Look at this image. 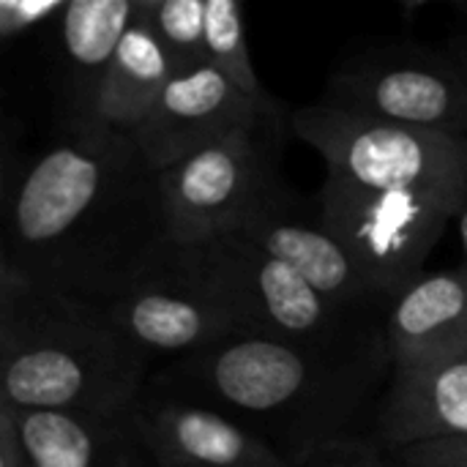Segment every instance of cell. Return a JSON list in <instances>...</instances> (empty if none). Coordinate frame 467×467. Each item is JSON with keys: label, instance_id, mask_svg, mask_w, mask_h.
<instances>
[{"label": "cell", "instance_id": "6da1fadb", "mask_svg": "<svg viewBox=\"0 0 467 467\" xmlns=\"http://www.w3.org/2000/svg\"><path fill=\"white\" fill-rule=\"evenodd\" d=\"M172 249L159 172L131 134H66L5 197L0 265L60 296L107 306Z\"/></svg>", "mask_w": 467, "mask_h": 467}, {"label": "cell", "instance_id": "7a4b0ae2", "mask_svg": "<svg viewBox=\"0 0 467 467\" xmlns=\"http://www.w3.org/2000/svg\"><path fill=\"white\" fill-rule=\"evenodd\" d=\"M386 339L356 348L301 345L235 334L170 369L293 467H369L361 416L383 375Z\"/></svg>", "mask_w": 467, "mask_h": 467}, {"label": "cell", "instance_id": "3957f363", "mask_svg": "<svg viewBox=\"0 0 467 467\" xmlns=\"http://www.w3.org/2000/svg\"><path fill=\"white\" fill-rule=\"evenodd\" d=\"M150 358L96 304L0 265V402L19 410L131 413Z\"/></svg>", "mask_w": 467, "mask_h": 467}, {"label": "cell", "instance_id": "277c9868", "mask_svg": "<svg viewBox=\"0 0 467 467\" xmlns=\"http://www.w3.org/2000/svg\"><path fill=\"white\" fill-rule=\"evenodd\" d=\"M186 271L235 320L241 334L301 345L356 348L386 339V317L345 309L241 233L181 246Z\"/></svg>", "mask_w": 467, "mask_h": 467}, {"label": "cell", "instance_id": "5b68a950", "mask_svg": "<svg viewBox=\"0 0 467 467\" xmlns=\"http://www.w3.org/2000/svg\"><path fill=\"white\" fill-rule=\"evenodd\" d=\"M290 129L328 164V175L372 192L462 197L467 140L356 115L323 101L290 112Z\"/></svg>", "mask_w": 467, "mask_h": 467}, {"label": "cell", "instance_id": "8992f818", "mask_svg": "<svg viewBox=\"0 0 467 467\" xmlns=\"http://www.w3.org/2000/svg\"><path fill=\"white\" fill-rule=\"evenodd\" d=\"M279 118L282 109L159 172L175 244L192 246L241 233L282 197L287 183L276 172Z\"/></svg>", "mask_w": 467, "mask_h": 467}, {"label": "cell", "instance_id": "52a82bcc", "mask_svg": "<svg viewBox=\"0 0 467 467\" xmlns=\"http://www.w3.org/2000/svg\"><path fill=\"white\" fill-rule=\"evenodd\" d=\"M462 197L372 192L326 175L317 213L367 282L394 301L424 276V265L454 222Z\"/></svg>", "mask_w": 467, "mask_h": 467}, {"label": "cell", "instance_id": "ba28073f", "mask_svg": "<svg viewBox=\"0 0 467 467\" xmlns=\"http://www.w3.org/2000/svg\"><path fill=\"white\" fill-rule=\"evenodd\" d=\"M317 101L467 140V79L443 49L410 41L369 47L328 77Z\"/></svg>", "mask_w": 467, "mask_h": 467}, {"label": "cell", "instance_id": "9c48e42d", "mask_svg": "<svg viewBox=\"0 0 467 467\" xmlns=\"http://www.w3.org/2000/svg\"><path fill=\"white\" fill-rule=\"evenodd\" d=\"M123 337L153 356H194L235 334L238 320L192 279L181 244L123 296L101 306Z\"/></svg>", "mask_w": 467, "mask_h": 467}, {"label": "cell", "instance_id": "30bf717a", "mask_svg": "<svg viewBox=\"0 0 467 467\" xmlns=\"http://www.w3.org/2000/svg\"><path fill=\"white\" fill-rule=\"evenodd\" d=\"M282 109L274 99L260 101L238 90L216 68L172 77L145 123L131 134L148 164L161 172L224 137L249 129Z\"/></svg>", "mask_w": 467, "mask_h": 467}, {"label": "cell", "instance_id": "8fae6325", "mask_svg": "<svg viewBox=\"0 0 467 467\" xmlns=\"http://www.w3.org/2000/svg\"><path fill=\"white\" fill-rule=\"evenodd\" d=\"M131 416L153 467H293L230 416L189 400L140 394Z\"/></svg>", "mask_w": 467, "mask_h": 467}, {"label": "cell", "instance_id": "7c38bea8", "mask_svg": "<svg viewBox=\"0 0 467 467\" xmlns=\"http://www.w3.org/2000/svg\"><path fill=\"white\" fill-rule=\"evenodd\" d=\"M296 202L298 194L285 189L268 211H263L246 230H241V235L279 263L290 265L328 301L353 312L389 317L391 301H386L367 282L348 249L326 230L320 213L315 219L298 216L293 211Z\"/></svg>", "mask_w": 467, "mask_h": 467}, {"label": "cell", "instance_id": "4fadbf2b", "mask_svg": "<svg viewBox=\"0 0 467 467\" xmlns=\"http://www.w3.org/2000/svg\"><path fill=\"white\" fill-rule=\"evenodd\" d=\"M391 378H419L467 356V268L424 274L386 317Z\"/></svg>", "mask_w": 467, "mask_h": 467}, {"label": "cell", "instance_id": "5bb4252c", "mask_svg": "<svg viewBox=\"0 0 467 467\" xmlns=\"http://www.w3.org/2000/svg\"><path fill=\"white\" fill-rule=\"evenodd\" d=\"M134 19L137 0H71L57 16L68 137L107 134L99 129V101L115 52Z\"/></svg>", "mask_w": 467, "mask_h": 467}, {"label": "cell", "instance_id": "9a60e30c", "mask_svg": "<svg viewBox=\"0 0 467 467\" xmlns=\"http://www.w3.org/2000/svg\"><path fill=\"white\" fill-rule=\"evenodd\" d=\"M0 408L11 413L30 467H140V454H148L131 413Z\"/></svg>", "mask_w": 467, "mask_h": 467}, {"label": "cell", "instance_id": "2e32d148", "mask_svg": "<svg viewBox=\"0 0 467 467\" xmlns=\"http://www.w3.org/2000/svg\"><path fill=\"white\" fill-rule=\"evenodd\" d=\"M378 438L391 451L467 438V356L419 378H391L378 413Z\"/></svg>", "mask_w": 467, "mask_h": 467}, {"label": "cell", "instance_id": "e0dca14e", "mask_svg": "<svg viewBox=\"0 0 467 467\" xmlns=\"http://www.w3.org/2000/svg\"><path fill=\"white\" fill-rule=\"evenodd\" d=\"M170 79L172 68L161 47L145 30V25L134 19L115 52L99 101V129L115 134H134L150 115Z\"/></svg>", "mask_w": 467, "mask_h": 467}, {"label": "cell", "instance_id": "ac0fdd59", "mask_svg": "<svg viewBox=\"0 0 467 467\" xmlns=\"http://www.w3.org/2000/svg\"><path fill=\"white\" fill-rule=\"evenodd\" d=\"M137 22L161 47L172 77L208 68L205 0H137Z\"/></svg>", "mask_w": 467, "mask_h": 467}, {"label": "cell", "instance_id": "d6986e66", "mask_svg": "<svg viewBox=\"0 0 467 467\" xmlns=\"http://www.w3.org/2000/svg\"><path fill=\"white\" fill-rule=\"evenodd\" d=\"M205 44H208V66L211 68H216L224 79H230L246 96L271 101V96L263 88V82L257 79L252 57H249L241 3L205 0Z\"/></svg>", "mask_w": 467, "mask_h": 467}, {"label": "cell", "instance_id": "ffe728a7", "mask_svg": "<svg viewBox=\"0 0 467 467\" xmlns=\"http://www.w3.org/2000/svg\"><path fill=\"white\" fill-rule=\"evenodd\" d=\"M400 467H467V438L416 443L391 451Z\"/></svg>", "mask_w": 467, "mask_h": 467}, {"label": "cell", "instance_id": "44dd1931", "mask_svg": "<svg viewBox=\"0 0 467 467\" xmlns=\"http://www.w3.org/2000/svg\"><path fill=\"white\" fill-rule=\"evenodd\" d=\"M63 8V0H0V33L3 38H14L38 22L57 19Z\"/></svg>", "mask_w": 467, "mask_h": 467}, {"label": "cell", "instance_id": "7402d4cb", "mask_svg": "<svg viewBox=\"0 0 467 467\" xmlns=\"http://www.w3.org/2000/svg\"><path fill=\"white\" fill-rule=\"evenodd\" d=\"M0 467H30V460L16 435L14 419L5 408H0Z\"/></svg>", "mask_w": 467, "mask_h": 467}, {"label": "cell", "instance_id": "603a6c76", "mask_svg": "<svg viewBox=\"0 0 467 467\" xmlns=\"http://www.w3.org/2000/svg\"><path fill=\"white\" fill-rule=\"evenodd\" d=\"M454 63H457V68L462 71V77L467 79V8H465V19H462V25L446 38V44L441 47Z\"/></svg>", "mask_w": 467, "mask_h": 467}, {"label": "cell", "instance_id": "cb8c5ba5", "mask_svg": "<svg viewBox=\"0 0 467 467\" xmlns=\"http://www.w3.org/2000/svg\"><path fill=\"white\" fill-rule=\"evenodd\" d=\"M454 224H457V235H460V249H462V268H467V186L460 208L454 213Z\"/></svg>", "mask_w": 467, "mask_h": 467}]
</instances>
